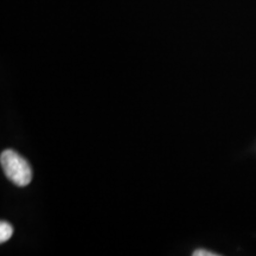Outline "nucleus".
<instances>
[{"mask_svg": "<svg viewBox=\"0 0 256 256\" xmlns=\"http://www.w3.org/2000/svg\"><path fill=\"white\" fill-rule=\"evenodd\" d=\"M2 171L6 177L17 186H26L32 180V170L20 154L12 150H5L0 156Z\"/></svg>", "mask_w": 256, "mask_h": 256, "instance_id": "f257e3e1", "label": "nucleus"}, {"mask_svg": "<svg viewBox=\"0 0 256 256\" xmlns=\"http://www.w3.org/2000/svg\"><path fill=\"white\" fill-rule=\"evenodd\" d=\"M217 254L212 252H208V250H203V249H198V250L194 252V256H216Z\"/></svg>", "mask_w": 256, "mask_h": 256, "instance_id": "7ed1b4c3", "label": "nucleus"}, {"mask_svg": "<svg viewBox=\"0 0 256 256\" xmlns=\"http://www.w3.org/2000/svg\"><path fill=\"white\" fill-rule=\"evenodd\" d=\"M14 234V228L8 222L0 223V242L4 243L10 240Z\"/></svg>", "mask_w": 256, "mask_h": 256, "instance_id": "f03ea898", "label": "nucleus"}]
</instances>
